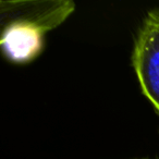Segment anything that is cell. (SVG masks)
I'll return each mask as SVG.
<instances>
[{
	"label": "cell",
	"mask_w": 159,
	"mask_h": 159,
	"mask_svg": "<svg viewBox=\"0 0 159 159\" xmlns=\"http://www.w3.org/2000/svg\"><path fill=\"white\" fill-rule=\"evenodd\" d=\"M131 62L142 94L159 115V8L150 10L137 30Z\"/></svg>",
	"instance_id": "cell-1"
},
{
	"label": "cell",
	"mask_w": 159,
	"mask_h": 159,
	"mask_svg": "<svg viewBox=\"0 0 159 159\" xmlns=\"http://www.w3.org/2000/svg\"><path fill=\"white\" fill-rule=\"evenodd\" d=\"M1 21L23 20L39 26L45 32L58 27L75 10L71 0L46 1H1Z\"/></svg>",
	"instance_id": "cell-2"
},
{
	"label": "cell",
	"mask_w": 159,
	"mask_h": 159,
	"mask_svg": "<svg viewBox=\"0 0 159 159\" xmlns=\"http://www.w3.org/2000/svg\"><path fill=\"white\" fill-rule=\"evenodd\" d=\"M0 46L10 62L25 64L34 61L44 50L46 32L23 20L1 21Z\"/></svg>",
	"instance_id": "cell-3"
},
{
	"label": "cell",
	"mask_w": 159,
	"mask_h": 159,
	"mask_svg": "<svg viewBox=\"0 0 159 159\" xmlns=\"http://www.w3.org/2000/svg\"><path fill=\"white\" fill-rule=\"evenodd\" d=\"M136 159H139V158H136ZM143 159H147V158H143Z\"/></svg>",
	"instance_id": "cell-4"
}]
</instances>
